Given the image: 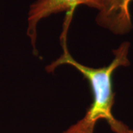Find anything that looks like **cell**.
<instances>
[{
	"instance_id": "6da1fadb",
	"label": "cell",
	"mask_w": 133,
	"mask_h": 133,
	"mask_svg": "<svg viewBox=\"0 0 133 133\" xmlns=\"http://www.w3.org/2000/svg\"><path fill=\"white\" fill-rule=\"evenodd\" d=\"M62 42V54L48 64L45 67V70L49 73H52L58 66L65 64L74 67L89 82L92 95V102L84 116L62 133H94L95 125L100 120L106 121L109 127L112 128L118 121L114 118L112 111L115 96L113 91L112 76L118 67L129 66L128 56L130 43L124 42L118 48L112 50L114 58L109 64L95 68L77 62L68 51L66 38H63Z\"/></svg>"
},
{
	"instance_id": "7a4b0ae2",
	"label": "cell",
	"mask_w": 133,
	"mask_h": 133,
	"mask_svg": "<svg viewBox=\"0 0 133 133\" xmlns=\"http://www.w3.org/2000/svg\"><path fill=\"white\" fill-rule=\"evenodd\" d=\"M104 0H36L30 5L27 16V36H28L34 55H36L37 28L38 23L44 19L53 14L64 11H72L78 5L100 11Z\"/></svg>"
},
{
	"instance_id": "277c9868",
	"label": "cell",
	"mask_w": 133,
	"mask_h": 133,
	"mask_svg": "<svg viewBox=\"0 0 133 133\" xmlns=\"http://www.w3.org/2000/svg\"><path fill=\"white\" fill-rule=\"evenodd\" d=\"M111 130L114 133H133V129L129 128L127 125L120 121H117V123L111 128Z\"/></svg>"
},
{
	"instance_id": "3957f363",
	"label": "cell",
	"mask_w": 133,
	"mask_h": 133,
	"mask_svg": "<svg viewBox=\"0 0 133 133\" xmlns=\"http://www.w3.org/2000/svg\"><path fill=\"white\" fill-rule=\"evenodd\" d=\"M133 0H104L95 17L96 24L115 35H124L133 28L130 4Z\"/></svg>"
}]
</instances>
